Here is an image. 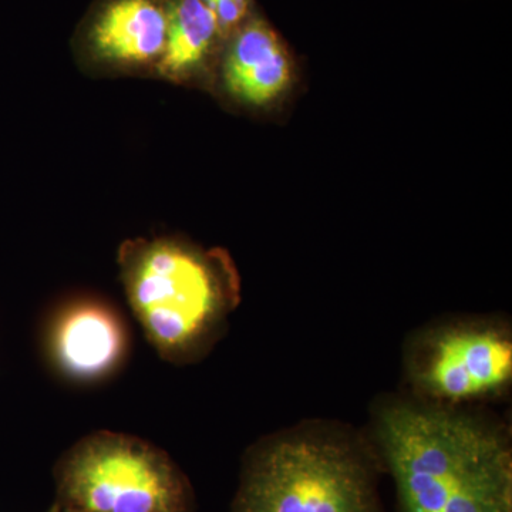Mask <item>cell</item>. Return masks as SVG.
<instances>
[{
    "instance_id": "obj_11",
    "label": "cell",
    "mask_w": 512,
    "mask_h": 512,
    "mask_svg": "<svg viewBox=\"0 0 512 512\" xmlns=\"http://www.w3.org/2000/svg\"><path fill=\"white\" fill-rule=\"evenodd\" d=\"M53 512H56V511H53Z\"/></svg>"
},
{
    "instance_id": "obj_10",
    "label": "cell",
    "mask_w": 512,
    "mask_h": 512,
    "mask_svg": "<svg viewBox=\"0 0 512 512\" xmlns=\"http://www.w3.org/2000/svg\"><path fill=\"white\" fill-rule=\"evenodd\" d=\"M56 512H87L83 510H79V508L66 507V505H60L56 508Z\"/></svg>"
},
{
    "instance_id": "obj_2",
    "label": "cell",
    "mask_w": 512,
    "mask_h": 512,
    "mask_svg": "<svg viewBox=\"0 0 512 512\" xmlns=\"http://www.w3.org/2000/svg\"><path fill=\"white\" fill-rule=\"evenodd\" d=\"M376 451L348 436L292 431L245 457L232 512H386Z\"/></svg>"
},
{
    "instance_id": "obj_1",
    "label": "cell",
    "mask_w": 512,
    "mask_h": 512,
    "mask_svg": "<svg viewBox=\"0 0 512 512\" xmlns=\"http://www.w3.org/2000/svg\"><path fill=\"white\" fill-rule=\"evenodd\" d=\"M376 454L397 512H512L507 433L457 407L393 400L375 417Z\"/></svg>"
},
{
    "instance_id": "obj_9",
    "label": "cell",
    "mask_w": 512,
    "mask_h": 512,
    "mask_svg": "<svg viewBox=\"0 0 512 512\" xmlns=\"http://www.w3.org/2000/svg\"><path fill=\"white\" fill-rule=\"evenodd\" d=\"M167 39L161 73L181 77L200 66L220 35L214 10L202 0H178L167 13Z\"/></svg>"
},
{
    "instance_id": "obj_5",
    "label": "cell",
    "mask_w": 512,
    "mask_h": 512,
    "mask_svg": "<svg viewBox=\"0 0 512 512\" xmlns=\"http://www.w3.org/2000/svg\"><path fill=\"white\" fill-rule=\"evenodd\" d=\"M409 376L427 403L457 407L498 396L512 380L510 332L488 322L431 329L410 353Z\"/></svg>"
},
{
    "instance_id": "obj_4",
    "label": "cell",
    "mask_w": 512,
    "mask_h": 512,
    "mask_svg": "<svg viewBox=\"0 0 512 512\" xmlns=\"http://www.w3.org/2000/svg\"><path fill=\"white\" fill-rule=\"evenodd\" d=\"M60 505L87 512H191L187 478L153 444L124 434H90L56 468Z\"/></svg>"
},
{
    "instance_id": "obj_6",
    "label": "cell",
    "mask_w": 512,
    "mask_h": 512,
    "mask_svg": "<svg viewBox=\"0 0 512 512\" xmlns=\"http://www.w3.org/2000/svg\"><path fill=\"white\" fill-rule=\"evenodd\" d=\"M50 349L67 376L96 380L113 372L126 355V329L106 306L79 303L56 319Z\"/></svg>"
},
{
    "instance_id": "obj_8",
    "label": "cell",
    "mask_w": 512,
    "mask_h": 512,
    "mask_svg": "<svg viewBox=\"0 0 512 512\" xmlns=\"http://www.w3.org/2000/svg\"><path fill=\"white\" fill-rule=\"evenodd\" d=\"M168 16L153 0H116L94 26L97 52L120 63H148L163 56Z\"/></svg>"
},
{
    "instance_id": "obj_3",
    "label": "cell",
    "mask_w": 512,
    "mask_h": 512,
    "mask_svg": "<svg viewBox=\"0 0 512 512\" xmlns=\"http://www.w3.org/2000/svg\"><path fill=\"white\" fill-rule=\"evenodd\" d=\"M123 276L131 309L165 359L200 352L234 301L218 259L168 239L130 245Z\"/></svg>"
},
{
    "instance_id": "obj_7",
    "label": "cell",
    "mask_w": 512,
    "mask_h": 512,
    "mask_svg": "<svg viewBox=\"0 0 512 512\" xmlns=\"http://www.w3.org/2000/svg\"><path fill=\"white\" fill-rule=\"evenodd\" d=\"M292 64L278 35L262 20L247 23L232 40L224 62L228 92L262 106L284 93Z\"/></svg>"
}]
</instances>
